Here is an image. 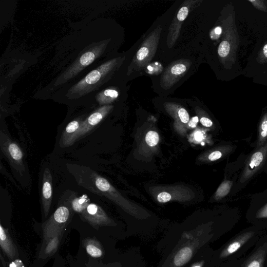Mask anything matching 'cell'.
Listing matches in <instances>:
<instances>
[{"instance_id":"1","label":"cell","mask_w":267,"mask_h":267,"mask_svg":"<svg viewBox=\"0 0 267 267\" xmlns=\"http://www.w3.org/2000/svg\"><path fill=\"white\" fill-rule=\"evenodd\" d=\"M72 175L79 185L97 195L104 196L115 203L128 214L138 217L140 211H144L137 205L131 203L110 183L105 178L85 167H80Z\"/></svg>"},{"instance_id":"2","label":"cell","mask_w":267,"mask_h":267,"mask_svg":"<svg viewBox=\"0 0 267 267\" xmlns=\"http://www.w3.org/2000/svg\"><path fill=\"white\" fill-rule=\"evenodd\" d=\"M223 39L220 44L218 53L222 63L235 64L240 44V38L235 16H229L223 22Z\"/></svg>"},{"instance_id":"3","label":"cell","mask_w":267,"mask_h":267,"mask_svg":"<svg viewBox=\"0 0 267 267\" xmlns=\"http://www.w3.org/2000/svg\"><path fill=\"white\" fill-rule=\"evenodd\" d=\"M162 29L158 26L145 40L128 67V75L141 72L150 63L157 52Z\"/></svg>"},{"instance_id":"4","label":"cell","mask_w":267,"mask_h":267,"mask_svg":"<svg viewBox=\"0 0 267 267\" xmlns=\"http://www.w3.org/2000/svg\"><path fill=\"white\" fill-rule=\"evenodd\" d=\"M192 64V62L187 59L179 60L172 63L162 75L161 86L165 89L171 88L185 75Z\"/></svg>"},{"instance_id":"5","label":"cell","mask_w":267,"mask_h":267,"mask_svg":"<svg viewBox=\"0 0 267 267\" xmlns=\"http://www.w3.org/2000/svg\"><path fill=\"white\" fill-rule=\"evenodd\" d=\"M200 3H201L200 1L190 0L184 2L182 4L169 28L168 37H167V45L169 48H172L176 44L179 37L182 24L189 12L198 7Z\"/></svg>"},{"instance_id":"6","label":"cell","mask_w":267,"mask_h":267,"mask_svg":"<svg viewBox=\"0 0 267 267\" xmlns=\"http://www.w3.org/2000/svg\"><path fill=\"white\" fill-rule=\"evenodd\" d=\"M72 215V208L65 206L58 208L44 226L45 236L48 238L60 232L68 223Z\"/></svg>"},{"instance_id":"7","label":"cell","mask_w":267,"mask_h":267,"mask_svg":"<svg viewBox=\"0 0 267 267\" xmlns=\"http://www.w3.org/2000/svg\"><path fill=\"white\" fill-rule=\"evenodd\" d=\"M267 158V142L251 155L247 160L240 178L244 183L250 180L261 169Z\"/></svg>"},{"instance_id":"8","label":"cell","mask_w":267,"mask_h":267,"mask_svg":"<svg viewBox=\"0 0 267 267\" xmlns=\"http://www.w3.org/2000/svg\"><path fill=\"white\" fill-rule=\"evenodd\" d=\"M167 112L175 119L174 127L181 136H184L190 120L187 110L179 105L166 103L164 104Z\"/></svg>"},{"instance_id":"9","label":"cell","mask_w":267,"mask_h":267,"mask_svg":"<svg viewBox=\"0 0 267 267\" xmlns=\"http://www.w3.org/2000/svg\"><path fill=\"white\" fill-rule=\"evenodd\" d=\"M81 215L84 220L94 226L109 225L113 223L105 211L94 203H90Z\"/></svg>"},{"instance_id":"10","label":"cell","mask_w":267,"mask_h":267,"mask_svg":"<svg viewBox=\"0 0 267 267\" xmlns=\"http://www.w3.org/2000/svg\"><path fill=\"white\" fill-rule=\"evenodd\" d=\"M112 109V106H105L98 109L90 115L82 123L77 140L88 135L104 120Z\"/></svg>"},{"instance_id":"11","label":"cell","mask_w":267,"mask_h":267,"mask_svg":"<svg viewBox=\"0 0 267 267\" xmlns=\"http://www.w3.org/2000/svg\"><path fill=\"white\" fill-rule=\"evenodd\" d=\"M53 196L52 177L49 168L44 173L42 190V202L45 216L49 213Z\"/></svg>"},{"instance_id":"12","label":"cell","mask_w":267,"mask_h":267,"mask_svg":"<svg viewBox=\"0 0 267 267\" xmlns=\"http://www.w3.org/2000/svg\"><path fill=\"white\" fill-rule=\"evenodd\" d=\"M83 122L82 120L77 119L67 125L60 140L61 147L65 148L71 146L78 141V136Z\"/></svg>"},{"instance_id":"13","label":"cell","mask_w":267,"mask_h":267,"mask_svg":"<svg viewBox=\"0 0 267 267\" xmlns=\"http://www.w3.org/2000/svg\"><path fill=\"white\" fill-rule=\"evenodd\" d=\"M3 141L2 140V149L10 160L15 165H23V154L17 144L7 139Z\"/></svg>"},{"instance_id":"14","label":"cell","mask_w":267,"mask_h":267,"mask_svg":"<svg viewBox=\"0 0 267 267\" xmlns=\"http://www.w3.org/2000/svg\"><path fill=\"white\" fill-rule=\"evenodd\" d=\"M254 235V232H247L238 236L225 247L220 254V258H226L237 252L242 246L247 242Z\"/></svg>"},{"instance_id":"15","label":"cell","mask_w":267,"mask_h":267,"mask_svg":"<svg viewBox=\"0 0 267 267\" xmlns=\"http://www.w3.org/2000/svg\"><path fill=\"white\" fill-rule=\"evenodd\" d=\"M182 190L175 188L173 191L171 190V192H168L166 190H163L158 194L157 199L160 203H166L175 200H189L190 197L189 194H186V192H189V191H186L185 189L182 192Z\"/></svg>"},{"instance_id":"16","label":"cell","mask_w":267,"mask_h":267,"mask_svg":"<svg viewBox=\"0 0 267 267\" xmlns=\"http://www.w3.org/2000/svg\"><path fill=\"white\" fill-rule=\"evenodd\" d=\"M0 245L10 259L17 256L16 249L12 242L8 231L1 224L0 226Z\"/></svg>"},{"instance_id":"17","label":"cell","mask_w":267,"mask_h":267,"mask_svg":"<svg viewBox=\"0 0 267 267\" xmlns=\"http://www.w3.org/2000/svg\"><path fill=\"white\" fill-rule=\"evenodd\" d=\"M234 147L231 145H224L218 147L204 155V160L209 162L217 161L230 154Z\"/></svg>"},{"instance_id":"18","label":"cell","mask_w":267,"mask_h":267,"mask_svg":"<svg viewBox=\"0 0 267 267\" xmlns=\"http://www.w3.org/2000/svg\"><path fill=\"white\" fill-rule=\"evenodd\" d=\"M267 252V244L259 248L248 259L244 267H263Z\"/></svg>"},{"instance_id":"19","label":"cell","mask_w":267,"mask_h":267,"mask_svg":"<svg viewBox=\"0 0 267 267\" xmlns=\"http://www.w3.org/2000/svg\"><path fill=\"white\" fill-rule=\"evenodd\" d=\"M193 254L192 249L186 246L181 249L175 255L174 259V264L176 267H181L187 263L191 259Z\"/></svg>"},{"instance_id":"20","label":"cell","mask_w":267,"mask_h":267,"mask_svg":"<svg viewBox=\"0 0 267 267\" xmlns=\"http://www.w3.org/2000/svg\"><path fill=\"white\" fill-rule=\"evenodd\" d=\"M84 246L87 254L93 258H100L104 255V252L100 243L94 239H87L84 241Z\"/></svg>"},{"instance_id":"21","label":"cell","mask_w":267,"mask_h":267,"mask_svg":"<svg viewBox=\"0 0 267 267\" xmlns=\"http://www.w3.org/2000/svg\"><path fill=\"white\" fill-rule=\"evenodd\" d=\"M90 203V199L87 195L73 198L70 203L72 209L81 215Z\"/></svg>"},{"instance_id":"22","label":"cell","mask_w":267,"mask_h":267,"mask_svg":"<svg viewBox=\"0 0 267 267\" xmlns=\"http://www.w3.org/2000/svg\"><path fill=\"white\" fill-rule=\"evenodd\" d=\"M267 142V113L264 115L258 128L257 149L263 146Z\"/></svg>"},{"instance_id":"23","label":"cell","mask_w":267,"mask_h":267,"mask_svg":"<svg viewBox=\"0 0 267 267\" xmlns=\"http://www.w3.org/2000/svg\"><path fill=\"white\" fill-rule=\"evenodd\" d=\"M119 96V91L116 89H107L100 93L98 100L100 105H106L113 103Z\"/></svg>"},{"instance_id":"24","label":"cell","mask_w":267,"mask_h":267,"mask_svg":"<svg viewBox=\"0 0 267 267\" xmlns=\"http://www.w3.org/2000/svg\"><path fill=\"white\" fill-rule=\"evenodd\" d=\"M233 182L229 180L223 181L218 188L215 194L214 198L216 200H220L226 196L231 191Z\"/></svg>"},{"instance_id":"25","label":"cell","mask_w":267,"mask_h":267,"mask_svg":"<svg viewBox=\"0 0 267 267\" xmlns=\"http://www.w3.org/2000/svg\"><path fill=\"white\" fill-rule=\"evenodd\" d=\"M145 141L150 147L157 146L159 142V136L158 132L153 130L149 131L146 136Z\"/></svg>"},{"instance_id":"26","label":"cell","mask_w":267,"mask_h":267,"mask_svg":"<svg viewBox=\"0 0 267 267\" xmlns=\"http://www.w3.org/2000/svg\"><path fill=\"white\" fill-rule=\"evenodd\" d=\"M96 58L95 53L89 51L83 54L80 60V64L83 67H85L91 64Z\"/></svg>"},{"instance_id":"27","label":"cell","mask_w":267,"mask_h":267,"mask_svg":"<svg viewBox=\"0 0 267 267\" xmlns=\"http://www.w3.org/2000/svg\"><path fill=\"white\" fill-rule=\"evenodd\" d=\"M192 140L195 143H202L206 138V133L203 130H196L191 135Z\"/></svg>"},{"instance_id":"28","label":"cell","mask_w":267,"mask_h":267,"mask_svg":"<svg viewBox=\"0 0 267 267\" xmlns=\"http://www.w3.org/2000/svg\"><path fill=\"white\" fill-rule=\"evenodd\" d=\"M249 2L252 4V5L257 10L263 11L264 12H267V2L264 1V0H249Z\"/></svg>"},{"instance_id":"29","label":"cell","mask_w":267,"mask_h":267,"mask_svg":"<svg viewBox=\"0 0 267 267\" xmlns=\"http://www.w3.org/2000/svg\"><path fill=\"white\" fill-rule=\"evenodd\" d=\"M257 61L261 64L267 62V42L259 52L257 58Z\"/></svg>"},{"instance_id":"30","label":"cell","mask_w":267,"mask_h":267,"mask_svg":"<svg viewBox=\"0 0 267 267\" xmlns=\"http://www.w3.org/2000/svg\"><path fill=\"white\" fill-rule=\"evenodd\" d=\"M223 32V29L220 26L216 27L211 33V37L213 40H217L220 38Z\"/></svg>"},{"instance_id":"31","label":"cell","mask_w":267,"mask_h":267,"mask_svg":"<svg viewBox=\"0 0 267 267\" xmlns=\"http://www.w3.org/2000/svg\"><path fill=\"white\" fill-rule=\"evenodd\" d=\"M256 217L258 219L267 218V204L258 211Z\"/></svg>"},{"instance_id":"32","label":"cell","mask_w":267,"mask_h":267,"mask_svg":"<svg viewBox=\"0 0 267 267\" xmlns=\"http://www.w3.org/2000/svg\"><path fill=\"white\" fill-rule=\"evenodd\" d=\"M200 123L206 127H212L214 126L213 121L208 118L203 117L200 118Z\"/></svg>"},{"instance_id":"33","label":"cell","mask_w":267,"mask_h":267,"mask_svg":"<svg viewBox=\"0 0 267 267\" xmlns=\"http://www.w3.org/2000/svg\"><path fill=\"white\" fill-rule=\"evenodd\" d=\"M199 121L198 118L195 117L190 119L188 123V128H193L196 127Z\"/></svg>"},{"instance_id":"34","label":"cell","mask_w":267,"mask_h":267,"mask_svg":"<svg viewBox=\"0 0 267 267\" xmlns=\"http://www.w3.org/2000/svg\"><path fill=\"white\" fill-rule=\"evenodd\" d=\"M10 267H25L22 261L16 259L10 264Z\"/></svg>"},{"instance_id":"35","label":"cell","mask_w":267,"mask_h":267,"mask_svg":"<svg viewBox=\"0 0 267 267\" xmlns=\"http://www.w3.org/2000/svg\"><path fill=\"white\" fill-rule=\"evenodd\" d=\"M203 263H197L194 264L192 267H202Z\"/></svg>"}]
</instances>
